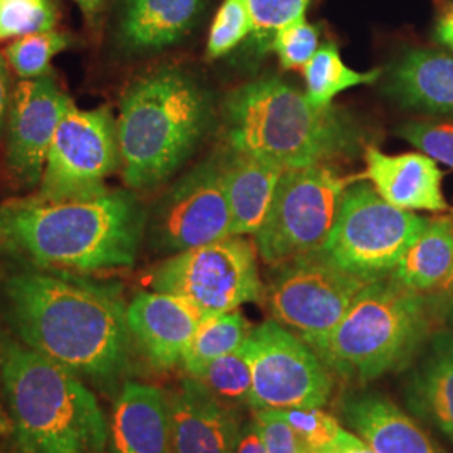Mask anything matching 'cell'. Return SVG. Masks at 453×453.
Segmentation results:
<instances>
[{
  "label": "cell",
  "instance_id": "obj_20",
  "mask_svg": "<svg viewBox=\"0 0 453 453\" xmlns=\"http://www.w3.org/2000/svg\"><path fill=\"white\" fill-rule=\"evenodd\" d=\"M222 160L232 211V235H257L267 220L286 170L277 163L234 148Z\"/></svg>",
  "mask_w": 453,
  "mask_h": 453
},
{
  "label": "cell",
  "instance_id": "obj_40",
  "mask_svg": "<svg viewBox=\"0 0 453 453\" xmlns=\"http://www.w3.org/2000/svg\"><path fill=\"white\" fill-rule=\"evenodd\" d=\"M73 2L81 9L82 14L88 17L91 22L96 20L104 7V0H73Z\"/></svg>",
  "mask_w": 453,
  "mask_h": 453
},
{
  "label": "cell",
  "instance_id": "obj_12",
  "mask_svg": "<svg viewBox=\"0 0 453 453\" xmlns=\"http://www.w3.org/2000/svg\"><path fill=\"white\" fill-rule=\"evenodd\" d=\"M119 165L118 128L110 108L65 111L49 148L41 179L42 200L96 195Z\"/></svg>",
  "mask_w": 453,
  "mask_h": 453
},
{
  "label": "cell",
  "instance_id": "obj_16",
  "mask_svg": "<svg viewBox=\"0 0 453 453\" xmlns=\"http://www.w3.org/2000/svg\"><path fill=\"white\" fill-rule=\"evenodd\" d=\"M131 336L158 370L181 363L198 326L207 318L190 301L166 292H142L128 306Z\"/></svg>",
  "mask_w": 453,
  "mask_h": 453
},
{
  "label": "cell",
  "instance_id": "obj_26",
  "mask_svg": "<svg viewBox=\"0 0 453 453\" xmlns=\"http://www.w3.org/2000/svg\"><path fill=\"white\" fill-rule=\"evenodd\" d=\"M381 71H357L344 65L340 49L334 44H324L303 67L306 81V97L316 108H329L333 99L361 84H372L380 78Z\"/></svg>",
  "mask_w": 453,
  "mask_h": 453
},
{
  "label": "cell",
  "instance_id": "obj_32",
  "mask_svg": "<svg viewBox=\"0 0 453 453\" xmlns=\"http://www.w3.org/2000/svg\"><path fill=\"white\" fill-rule=\"evenodd\" d=\"M292 430L304 441L309 453H321L341 434L340 423L319 408H286L275 410Z\"/></svg>",
  "mask_w": 453,
  "mask_h": 453
},
{
  "label": "cell",
  "instance_id": "obj_13",
  "mask_svg": "<svg viewBox=\"0 0 453 453\" xmlns=\"http://www.w3.org/2000/svg\"><path fill=\"white\" fill-rule=\"evenodd\" d=\"M232 235L224 160L196 165L165 194L150 220L157 250L179 254Z\"/></svg>",
  "mask_w": 453,
  "mask_h": 453
},
{
  "label": "cell",
  "instance_id": "obj_6",
  "mask_svg": "<svg viewBox=\"0 0 453 453\" xmlns=\"http://www.w3.org/2000/svg\"><path fill=\"white\" fill-rule=\"evenodd\" d=\"M430 331L428 303L393 277L368 282L316 353L348 380L372 381L403 368Z\"/></svg>",
  "mask_w": 453,
  "mask_h": 453
},
{
  "label": "cell",
  "instance_id": "obj_24",
  "mask_svg": "<svg viewBox=\"0 0 453 453\" xmlns=\"http://www.w3.org/2000/svg\"><path fill=\"white\" fill-rule=\"evenodd\" d=\"M453 267V217L426 220L408 245L391 277L411 291L437 289Z\"/></svg>",
  "mask_w": 453,
  "mask_h": 453
},
{
  "label": "cell",
  "instance_id": "obj_29",
  "mask_svg": "<svg viewBox=\"0 0 453 453\" xmlns=\"http://www.w3.org/2000/svg\"><path fill=\"white\" fill-rule=\"evenodd\" d=\"M58 17L52 0H0V42L54 31Z\"/></svg>",
  "mask_w": 453,
  "mask_h": 453
},
{
  "label": "cell",
  "instance_id": "obj_36",
  "mask_svg": "<svg viewBox=\"0 0 453 453\" xmlns=\"http://www.w3.org/2000/svg\"><path fill=\"white\" fill-rule=\"evenodd\" d=\"M234 453H269L252 418L243 423Z\"/></svg>",
  "mask_w": 453,
  "mask_h": 453
},
{
  "label": "cell",
  "instance_id": "obj_3",
  "mask_svg": "<svg viewBox=\"0 0 453 453\" xmlns=\"http://www.w3.org/2000/svg\"><path fill=\"white\" fill-rule=\"evenodd\" d=\"M0 383L20 453H104L110 437L76 372L0 333Z\"/></svg>",
  "mask_w": 453,
  "mask_h": 453
},
{
  "label": "cell",
  "instance_id": "obj_23",
  "mask_svg": "<svg viewBox=\"0 0 453 453\" xmlns=\"http://www.w3.org/2000/svg\"><path fill=\"white\" fill-rule=\"evenodd\" d=\"M406 402L410 410L430 421L453 441V334L440 331L413 372Z\"/></svg>",
  "mask_w": 453,
  "mask_h": 453
},
{
  "label": "cell",
  "instance_id": "obj_10",
  "mask_svg": "<svg viewBox=\"0 0 453 453\" xmlns=\"http://www.w3.org/2000/svg\"><path fill=\"white\" fill-rule=\"evenodd\" d=\"M368 282L342 271L321 250L282 264L267 301L275 321L318 353Z\"/></svg>",
  "mask_w": 453,
  "mask_h": 453
},
{
  "label": "cell",
  "instance_id": "obj_18",
  "mask_svg": "<svg viewBox=\"0 0 453 453\" xmlns=\"http://www.w3.org/2000/svg\"><path fill=\"white\" fill-rule=\"evenodd\" d=\"M205 0H123L116 22L118 44L128 52H157L194 29Z\"/></svg>",
  "mask_w": 453,
  "mask_h": 453
},
{
  "label": "cell",
  "instance_id": "obj_42",
  "mask_svg": "<svg viewBox=\"0 0 453 453\" xmlns=\"http://www.w3.org/2000/svg\"><path fill=\"white\" fill-rule=\"evenodd\" d=\"M437 291L440 294H445V296H452L453 294V267L450 271V274L447 275V279L440 284L437 288Z\"/></svg>",
  "mask_w": 453,
  "mask_h": 453
},
{
  "label": "cell",
  "instance_id": "obj_43",
  "mask_svg": "<svg viewBox=\"0 0 453 453\" xmlns=\"http://www.w3.org/2000/svg\"><path fill=\"white\" fill-rule=\"evenodd\" d=\"M449 316H450V321L453 323V294L450 296V303H449Z\"/></svg>",
  "mask_w": 453,
  "mask_h": 453
},
{
  "label": "cell",
  "instance_id": "obj_34",
  "mask_svg": "<svg viewBox=\"0 0 453 453\" xmlns=\"http://www.w3.org/2000/svg\"><path fill=\"white\" fill-rule=\"evenodd\" d=\"M311 0H247L254 33L260 41L271 39V35L288 26L292 20L306 16Z\"/></svg>",
  "mask_w": 453,
  "mask_h": 453
},
{
  "label": "cell",
  "instance_id": "obj_33",
  "mask_svg": "<svg viewBox=\"0 0 453 453\" xmlns=\"http://www.w3.org/2000/svg\"><path fill=\"white\" fill-rule=\"evenodd\" d=\"M398 134L435 162L453 168V125L432 121H410L400 127Z\"/></svg>",
  "mask_w": 453,
  "mask_h": 453
},
{
  "label": "cell",
  "instance_id": "obj_30",
  "mask_svg": "<svg viewBox=\"0 0 453 453\" xmlns=\"http://www.w3.org/2000/svg\"><path fill=\"white\" fill-rule=\"evenodd\" d=\"M254 33L247 0H224L219 7L207 41V58L219 59Z\"/></svg>",
  "mask_w": 453,
  "mask_h": 453
},
{
  "label": "cell",
  "instance_id": "obj_4",
  "mask_svg": "<svg viewBox=\"0 0 453 453\" xmlns=\"http://www.w3.org/2000/svg\"><path fill=\"white\" fill-rule=\"evenodd\" d=\"M209 123V95L187 71L160 67L136 80L123 95L116 123L125 183L145 190L170 179Z\"/></svg>",
  "mask_w": 453,
  "mask_h": 453
},
{
  "label": "cell",
  "instance_id": "obj_17",
  "mask_svg": "<svg viewBox=\"0 0 453 453\" xmlns=\"http://www.w3.org/2000/svg\"><path fill=\"white\" fill-rule=\"evenodd\" d=\"M365 162L363 179L389 205L408 211L449 209L441 190L443 173L432 157L425 153L388 155L376 146H366Z\"/></svg>",
  "mask_w": 453,
  "mask_h": 453
},
{
  "label": "cell",
  "instance_id": "obj_8",
  "mask_svg": "<svg viewBox=\"0 0 453 453\" xmlns=\"http://www.w3.org/2000/svg\"><path fill=\"white\" fill-rule=\"evenodd\" d=\"M150 286L190 301L207 316L257 303L265 292L256 245L242 235L173 254L151 273Z\"/></svg>",
  "mask_w": 453,
  "mask_h": 453
},
{
  "label": "cell",
  "instance_id": "obj_9",
  "mask_svg": "<svg viewBox=\"0 0 453 453\" xmlns=\"http://www.w3.org/2000/svg\"><path fill=\"white\" fill-rule=\"evenodd\" d=\"M426 220L389 205L370 181L353 183L323 252L346 273L368 280L387 277Z\"/></svg>",
  "mask_w": 453,
  "mask_h": 453
},
{
  "label": "cell",
  "instance_id": "obj_1",
  "mask_svg": "<svg viewBox=\"0 0 453 453\" xmlns=\"http://www.w3.org/2000/svg\"><path fill=\"white\" fill-rule=\"evenodd\" d=\"M121 286L65 271H22L0 280V316L17 340L101 388L130 368Z\"/></svg>",
  "mask_w": 453,
  "mask_h": 453
},
{
  "label": "cell",
  "instance_id": "obj_38",
  "mask_svg": "<svg viewBox=\"0 0 453 453\" xmlns=\"http://www.w3.org/2000/svg\"><path fill=\"white\" fill-rule=\"evenodd\" d=\"M435 39L441 46L453 50V5H450L438 19L435 26Z\"/></svg>",
  "mask_w": 453,
  "mask_h": 453
},
{
  "label": "cell",
  "instance_id": "obj_41",
  "mask_svg": "<svg viewBox=\"0 0 453 453\" xmlns=\"http://www.w3.org/2000/svg\"><path fill=\"white\" fill-rule=\"evenodd\" d=\"M7 211L9 207H0V245L7 242Z\"/></svg>",
  "mask_w": 453,
  "mask_h": 453
},
{
  "label": "cell",
  "instance_id": "obj_39",
  "mask_svg": "<svg viewBox=\"0 0 453 453\" xmlns=\"http://www.w3.org/2000/svg\"><path fill=\"white\" fill-rule=\"evenodd\" d=\"M7 108H9V81H7L5 63L0 58V131L4 127V118L7 114Z\"/></svg>",
  "mask_w": 453,
  "mask_h": 453
},
{
  "label": "cell",
  "instance_id": "obj_35",
  "mask_svg": "<svg viewBox=\"0 0 453 453\" xmlns=\"http://www.w3.org/2000/svg\"><path fill=\"white\" fill-rule=\"evenodd\" d=\"M269 453H309L304 441L275 410H256L252 415Z\"/></svg>",
  "mask_w": 453,
  "mask_h": 453
},
{
  "label": "cell",
  "instance_id": "obj_25",
  "mask_svg": "<svg viewBox=\"0 0 453 453\" xmlns=\"http://www.w3.org/2000/svg\"><path fill=\"white\" fill-rule=\"evenodd\" d=\"M252 329L254 327L237 309L207 316L198 326L194 340L183 355V368L192 376L211 361L241 349Z\"/></svg>",
  "mask_w": 453,
  "mask_h": 453
},
{
  "label": "cell",
  "instance_id": "obj_28",
  "mask_svg": "<svg viewBox=\"0 0 453 453\" xmlns=\"http://www.w3.org/2000/svg\"><path fill=\"white\" fill-rule=\"evenodd\" d=\"M71 46V37L58 31L29 34L12 41L5 50V59L22 80L48 76L50 61Z\"/></svg>",
  "mask_w": 453,
  "mask_h": 453
},
{
  "label": "cell",
  "instance_id": "obj_5",
  "mask_svg": "<svg viewBox=\"0 0 453 453\" xmlns=\"http://www.w3.org/2000/svg\"><path fill=\"white\" fill-rule=\"evenodd\" d=\"M224 114L230 148L284 170L326 165L357 143L351 123L338 110L312 106L306 95L275 78L235 89Z\"/></svg>",
  "mask_w": 453,
  "mask_h": 453
},
{
  "label": "cell",
  "instance_id": "obj_21",
  "mask_svg": "<svg viewBox=\"0 0 453 453\" xmlns=\"http://www.w3.org/2000/svg\"><path fill=\"white\" fill-rule=\"evenodd\" d=\"M342 415L357 437L376 453H443L418 423L383 396H353L344 403Z\"/></svg>",
  "mask_w": 453,
  "mask_h": 453
},
{
  "label": "cell",
  "instance_id": "obj_31",
  "mask_svg": "<svg viewBox=\"0 0 453 453\" xmlns=\"http://www.w3.org/2000/svg\"><path fill=\"white\" fill-rule=\"evenodd\" d=\"M271 49L284 69H303L319 49V31L306 16L299 17L273 34Z\"/></svg>",
  "mask_w": 453,
  "mask_h": 453
},
{
  "label": "cell",
  "instance_id": "obj_15",
  "mask_svg": "<svg viewBox=\"0 0 453 453\" xmlns=\"http://www.w3.org/2000/svg\"><path fill=\"white\" fill-rule=\"evenodd\" d=\"M166 398L172 453H234L243 425L237 408L217 400L194 376Z\"/></svg>",
  "mask_w": 453,
  "mask_h": 453
},
{
  "label": "cell",
  "instance_id": "obj_27",
  "mask_svg": "<svg viewBox=\"0 0 453 453\" xmlns=\"http://www.w3.org/2000/svg\"><path fill=\"white\" fill-rule=\"evenodd\" d=\"M211 395L232 408L249 406L252 370L245 348L219 357L192 374Z\"/></svg>",
  "mask_w": 453,
  "mask_h": 453
},
{
  "label": "cell",
  "instance_id": "obj_19",
  "mask_svg": "<svg viewBox=\"0 0 453 453\" xmlns=\"http://www.w3.org/2000/svg\"><path fill=\"white\" fill-rule=\"evenodd\" d=\"M111 453H172L168 398L162 389L127 381L114 403Z\"/></svg>",
  "mask_w": 453,
  "mask_h": 453
},
{
  "label": "cell",
  "instance_id": "obj_14",
  "mask_svg": "<svg viewBox=\"0 0 453 453\" xmlns=\"http://www.w3.org/2000/svg\"><path fill=\"white\" fill-rule=\"evenodd\" d=\"M73 104L49 74L17 84L5 155L9 170L26 187L41 183L52 138Z\"/></svg>",
  "mask_w": 453,
  "mask_h": 453
},
{
  "label": "cell",
  "instance_id": "obj_22",
  "mask_svg": "<svg viewBox=\"0 0 453 453\" xmlns=\"http://www.w3.org/2000/svg\"><path fill=\"white\" fill-rule=\"evenodd\" d=\"M388 91L400 104L453 116V56L410 50L389 73Z\"/></svg>",
  "mask_w": 453,
  "mask_h": 453
},
{
  "label": "cell",
  "instance_id": "obj_37",
  "mask_svg": "<svg viewBox=\"0 0 453 453\" xmlns=\"http://www.w3.org/2000/svg\"><path fill=\"white\" fill-rule=\"evenodd\" d=\"M321 453H376L361 438L341 430L338 438Z\"/></svg>",
  "mask_w": 453,
  "mask_h": 453
},
{
  "label": "cell",
  "instance_id": "obj_11",
  "mask_svg": "<svg viewBox=\"0 0 453 453\" xmlns=\"http://www.w3.org/2000/svg\"><path fill=\"white\" fill-rule=\"evenodd\" d=\"M243 348L252 370V411L327 403L334 385L329 368L282 324L271 319L254 327Z\"/></svg>",
  "mask_w": 453,
  "mask_h": 453
},
{
  "label": "cell",
  "instance_id": "obj_7",
  "mask_svg": "<svg viewBox=\"0 0 453 453\" xmlns=\"http://www.w3.org/2000/svg\"><path fill=\"white\" fill-rule=\"evenodd\" d=\"M353 180L327 165L286 170L267 220L256 235L260 257L271 265H282L321 252Z\"/></svg>",
  "mask_w": 453,
  "mask_h": 453
},
{
  "label": "cell",
  "instance_id": "obj_44",
  "mask_svg": "<svg viewBox=\"0 0 453 453\" xmlns=\"http://www.w3.org/2000/svg\"><path fill=\"white\" fill-rule=\"evenodd\" d=\"M5 426H7V423H5V418H4V415H2V410H0V432H2Z\"/></svg>",
  "mask_w": 453,
  "mask_h": 453
},
{
  "label": "cell",
  "instance_id": "obj_2",
  "mask_svg": "<svg viewBox=\"0 0 453 453\" xmlns=\"http://www.w3.org/2000/svg\"><path fill=\"white\" fill-rule=\"evenodd\" d=\"M146 215L121 190L67 200H31L7 211V242L34 265L91 274L131 267L143 239Z\"/></svg>",
  "mask_w": 453,
  "mask_h": 453
}]
</instances>
